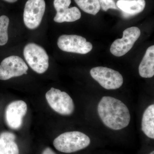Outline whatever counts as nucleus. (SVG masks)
<instances>
[{
    "label": "nucleus",
    "instance_id": "f257e3e1",
    "mask_svg": "<svg viewBox=\"0 0 154 154\" xmlns=\"http://www.w3.org/2000/svg\"><path fill=\"white\" fill-rule=\"evenodd\" d=\"M98 114L103 123L110 129L119 130L129 124L131 116L126 105L110 96H104L98 105Z\"/></svg>",
    "mask_w": 154,
    "mask_h": 154
},
{
    "label": "nucleus",
    "instance_id": "f03ea898",
    "mask_svg": "<svg viewBox=\"0 0 154 154\" xmlns=\"http://www.w3.org/2000/svg\"><path fill=\"white\" fill-rule=\"evenodd\" d=\"M91 143L88 136L78 131L63 133L56 138L53 145L62 152L71 153L86 148Z\"/></svg>",
    "mask_w": 154,
    "mask_h": 154
},
{
    "label": "nucleus",
    "instance_id": "7ed1b4c3",
    "mask_svg": "<svg viewBox=\"0 0 154 154\" xmlns=\"http://www.w3.org/2000/svg\"><path fill=\"white\" fill-rule=\"evenodd\" d=\"M23 54L28 65L34 72L43 74L49 66V57L43 47L34 43L26 45Z\"/></svg>",
    "mask_w": 154,
    "mask_h": 154
},
{
    "label": "nucleus",
    "instance_id": "20e7f679",
    "mask_svg": "<svg viewBox=\"0 0 154 154\" xmlns=\"http://www.w3.org/2000/svg\"><path fill=\"white\" fill-rule=\"evenodd\" d=\"M45 98L50 107L59 114L70 115L74 111L73 101L66 92L52 88L46 93Z\"/></svg>",
    "mask_w": 154,
    "mask_h": 154
},
{
    "label": "nucleus",
    "instance_id": "39448f33",
    "mask_svg": "<svg viewBox=\"0 0 154 154\" xmlns=\"http://www.w3.org/2000/svg\"><path fill=\"white\" fill-rule=\"evenodd\" d=\"M90 74L94 80L106 90H116L123 84V77L121 74L113 69L96 67L91 69Z\"/></svg>",
    "mask_w": 154,
    "mask_h": 154
},
{
    "label": "nucleus",
    "instance_id": "423d86ee",
    "mask_svg": "<svg viewBox=\"0 0 154 154\" xmlns=\"http://www.w3.org/2000/svg\"><path fill=\"white\" fill-rule=\"evenodd\" d=\"M57 44L59 48L66 52L86 54L93 48L91 42L85 38L76 35H63L58 38Z\"/></svg>",
    "mask_w": 154,
    "mask_h": 154
},
{
    "label": "nucleus",
    "instance_id": "0eeeda50",
    "mask_svg": "<svg viewBox=\"0 0 154 154\" xmlns=\"http://www.w3.org/2000/svg\"><path fill=\"white\" fill-rule=\"evenodd\" d=\"M45 10L44 0H28L25 5L23 19L27 28L33 30L41 24Z\"/></svg>",
    "mask_w": 154,
    "mask_h": 154
},
{
    "label": "nucleus",
    "instance_id": "6e6552de",
    "mask_svg": "<svg viewBox=\"0 0 154 154\" xmlns=\"http://www.w3.org/2000/svg\"><path fill=\"white\" fill-rule=\"evenodd\" d=\"M28 69L22 58L15 55L6 57L0 64V80L5 81L27 74Z\"/></svg>",
    "mask_w": 154,
    "mask_h": 154
},
{
    "label": "nucleus",
    "instance_id": "1a4fd4ad",
    "mask_svg": "<svg viewBox=\"0 0 154 154\" xmlns=\"http://www.w3.org/2000/svg\"><path fill=\"white\" fill-rule=\"evenodd\" d=\"M140 30L136 27L127 28L123 32L122 38L116 39L111 45L110 51L115 56L125 55L132 48L135 42L139 38Z\"/></svg>",
    "mask_w": 154,
    "mask_h": 154
},
{
    "label": "nucleus",
    "instance_id": "9d476101",
    "mask_svg": "<svg viewBox=\"0 0 154 154\" xmlns=\"http://www.w3.org/2000/svg\"><path fill=\"white\" fill-rule=\"evenodd\" d=\"M28 107L26 102L17 100L11 102L5 110V119L8 126L13 129H18L22 126V119L27 113Z\"/></svg>",
    "mask_w": 154,
    "mask_h": 154
},
{
    "label": "nucleus",
    "instance_id": "9b49d317",
    "mask_svg": "<svg viewBox=\"0 0 154 154\" xmlns=\"http://www.w3.org/2000/svg\"><path fill=\"white\" fill-rule=\"evenodd\" d=\"M71 3V0H54V6L57 11L56 15L54 18V22L57 23L73 22L81 18V12L77 7L69 8Z\"/></svg>",
    "mask_w": 154,
    "mask_h": 154
},
{
    "label": "nucleus",
    "instance_id": "f8f14e48",
    "mask_svg": "<svg viewBox=\"0 0 154 154\" xmlns=\"http://www.w3.org/2000/svg\"><path fill=\"white\" fill-rule=\"evenodd\" d=\"M141 77L151 78L154 75V45L149 47L139 66Z\"/></svg>",
    "mask_w": 154,
    "mask_h": 154
},
{
    "label": "nucleus",
    "instance_id": "ddd939ff",
    "mask_svg": "<svg viewBox=\"0 0 154 154\" xmlns=\"http://www.w3.org/2000/svg\"><path fill=\"white\" fill-rule=\"evenodd\" d=\"M117 8L125 14L130 16H134L142 12L145 8V0H134L124 1L119 0L116 4Z\"/></svg>",
    "mask_w": 154,
    "mask_h": 154
},
{
    "label": "nucleus",
    "instance_id": "4468645a",
    "mask_svg": "<svg viewBox=\"0 0 154 154\" xmlns=\"http://www.w3.org/2000/svg\"><path fill=\"white\" fill-rule=\"evenodd\" d=\"M141 129L149 138L154 139V105L146 109L142 119Z\"/></svg>",
    "mask_w": 154,
    "mask_h": 154
},
{
    "label": "nucleus",
    "instance_id": "2eb2a0df",
    "mask_svg": "<svg viewBox=\"0 0 154 154\" xmlns=\"http://www.w3.org/2000/svg\"><path fill=\"white\" fill-rule=\"evenodd\" d=\"M80 8L87 14L96 15L101 9L99 0H74Z\"/></svg>",
    "mask_w": 154,
    "mask_h": 154
},
{
    "label": "nucleus",
    "instance_id": "dca6fc26",
    "mask_svg": "<svg viewBox=\"0 0 154 154\" xmlns=\"http://www.w3.org/2000/svg\"><path fill=\"white\" fill-rule=\"evenodd\" d=\"M10 22L8 17L6 16L0 17V46L7 44L8 40V28Z\"/></svg>",
    "mask_w": 154,
    "mask_h": 154
},
{
    "label": "nucleus",
    "instance_id": "f3484780",
    "mask_svg": "<svg viewBox=\"0 0 154 154\" xmlns=\"http://www.w3.org/2000/svg\"><path fill=\"white\" fill-rule=\"evenodd\" d=\"M99 2L100 7L104 11H107L110 9H118L114 0H99Z\"/></svg>",
    "mask_w": 154,
    "mask_h": 154
},
{
    "label": "nucleus",
    "instance_id": "a211bd4d",
    "mask_svg": "<svg viewBox=\"0 0 154 154\" xmlns=\"http://www.w3.org/2000/svg\"><path fill=\"white\" fill-rule=\"evenodd\" d=\"M6 154H19V149L15 141L10 142L6 144Z\"/></svg>",
    "mask_w": 154,
    "mask_h": 154
},
{
    "label": "nucleus",
    "instance_id": "6ab92c4d",
    "mask_svg": "<svg viewBox=\"0 0 154 154\" xmlns=\"http://www.w3.org/2000/svg\"><path fill=\"white\" fill-rule=\"evenodd\" d=\"M0 137L2 138L6 142L14 141L16 139V136L14 134L8 131L2 133L0 134Z\"/></svg>",
    "mask_w": 154,
    "mask_h": 154
},
{
    "label": "nucleus",
    "instance_id": "aec40b11",
    "mask_svg": "<svg viewBox=\"0 0 154 154\" xmlns=\"http://www.w3.org/2000/svg\"><path fill=\"white\" fill-rule=\"evenodd\" d=\"M42 154H56L50 148L47 147L45 149Z\"/></svg>",
    "mask_w": 154,
    "mask_h": 154
},
{
    "label": "nucleus",
    "instance_id": "412c9836",
    "mask_svg": "<svg viewBox=\"0 0 154 154\" xmlns=\"http://www.w3.org/2000/svg\"><path fill=\"white\" fill-rule=\"evenodd\" d=\"M5 145H0V154H6Z\"/></svg>",
    "mask_w": 154,
    "mask_h": 154
},
{
    "label": "nucleus",
    "instance_id": "4be33fe9",
    "mask_svg": "<svg viewBox=\"0 0 154 154\" xmlns=\"http://www.w3.org/2000/svg\"><path fill=\"white\" fill-rule=\"evenodd\" d=\"M4 1L9 3H14L17 2L18 0H4Z\"/></svg>",
    "mask_w": 154,
    "mask_h": 154
},
{
    "label": "nucleus",
    "instance_id": "5701e85b",
    "mask_svg": "<svg viewBox=\"0 0 154 154\" xmlns=\"http://www.w3.org/2000/svg\"><path fill=\"white\" fill-rule=\"evenodd\" d=\"M122 1H128V2H130V1H134V0H122Z\"/></svg>",
    "mask_w": 154,
    "mask_h": 154
},
{
    "label": "nucleus",
    "instance_id": "b1692460",
    "mask_svg": "<svg viewBox=\"0 0 154 154\" xmlns=\"http://www.w3.org/2000/svg\"><path fill=\"white\" fill-rule=\"evenodd\" d=\"M149 154H154V152H151Z\"/></svg>",
    "mask_w": 154,
    "mask_h": 154
}]
</instances>
